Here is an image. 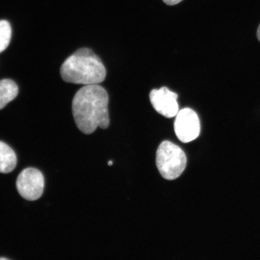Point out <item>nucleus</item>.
Returning <instances> with one entry per match:
<instances>
[{
    "mask_svg": "<svg viewBox=\"0 0 260 260\" xmlns=\"http://www.w3.org/2000/svg\"><path fill=\"white\" fill-rule=\"evenodd\" d=\"M182 1H183V0H162V2H164L165 4L169 6L176 5Z\"/></svg>",
    "mask_w": 260,
    "mask_h": 260,
    "instance_id": "obj_10",
    "label": "nucleus"
},
{
    "mask_svg": "<svg viewBox=\"0 0 260 260\" xmlns=\"http://www.w3.org/2000/svg\"><path fill=\"white\" fill-rule=\"evenodd\" d=\"M113 165V162L112 161H109L108 162L109 166H112Z\"/></svg>",
    "mask_w": 260,
    "mask_h": 260,
    "instance_id": "obj_12",
    "label": "nucleus"
},
{
    "mask_svg": "<svg viewBox=\"0 0 260 260\" xmlns=\"http://www.w3.org/2000/svg\"><path fill=\"white\" fill-rule=\"evenodd\" d=\"M65 82L93 85L105 81L106 70L100 58L89 48H80L68 57L60 68Z\"/></svg>",
    "mask_w": 260,
    "mask_h": 260,
    "instance_id": "obj_2",
    "label": "nucleus"
},
{
    "mask_svg": "<svg viewBox=\"0 0 260 260\" xmlns=\"http://www.w3.org/2000/svg\"><path fill=\"white\" fill-rule=\"evenodd\" d=\"M1 259H8V258H0V260Z\"/></svg>",
    "mask_w": 260,
    "mask_h": 260,
    "instance_id": "obj_13",
    "label": "nucleus"
},
{
    "mask_svg": "<svg viewBox=\"0 0 260 260\" xmlns=\"http://www.w3.org/2000/svg\"><path fill=\"white\" fill-rule=\"evenodd\" d=\"M109 95L99 84L86 85L78 90L72 103L75 122L86 135L92 134L98 127L106 129L110 124Z\"/></svg>",
    "mask_w": 260,
    "mask_h": 260,
    "instance_id": "obj_1",
    "label": "nucleus"
},
{
    "mask_svg": "<svg viewBox=\"0 0 260 260\" xmlns=\"http://www.w3.org/2000/svg\"><path fill=\"white\" fill-rule=\"evenodd\" d=\"M156 165L162 177L166 180H174L180 177L186 169V155L178 146L165 141L158 146Z\"/></svg>",
    "mask_w": 260,
    "mask_h": 260,
    "instance_id": "obj_3",
    "label": "nucleus"
},
{
    "mask_svg": "<svg viewBox=\"0 0 260 260\" xmlns=\"http://www.w3.org/2000/svg\"><path fill=\"white\" fill-rule=\"evenodd\" d=\"M17 164L15 152L5 142L0 141V173L8 174L15 170Z\"/></svg>",
    "mask_w": 260,
    "mask_h": 260,
    "instance_id": "obj_7",
    "label": "nucleus"
},
{
    "mask_svg": "<svg viewBox=\"0 0 260 260\" xmlns=\"http://www.w3.org/2000/svg\"><path fill=\"white\" fill-rule=\"evenodd\" d=\"M12 37V28L8 21L0 20V53L9 45Z\"/></svg>",
    "mask_w": 260,
    "mask_h": 260,
    "instance_id": "obj_9",
    "label": "nucleus"
},
{
    "mask_svg": "<svg viewBox=\"0 0 260 260\" xmlns=\"http://www.w3.org/2000/svg\"><path fill=\"white\" fill-rule=\"evenodd\" d=\"M19 194L28 201H36L43 194L45 180L42 172L36 168H26L19 174L16 182Z\"/></svg>",
    "mask_w": 260,
    "mask_h": 260,
    "instance_id": "obj_4",
    "label": "nucleus"
},
{
    "mask_svg": "<svg viewBox=\"0 0 260 260\" xmlns=\"http://www.w3.org/2000/svg\"><path fill=\"white\" fill-rule=\"evenodd\" d=\"M177 137L183 143L194 141L200 134L201 124L197 113L190 108L180 110L174 122Z\"/></svg>",
    "mask_w": 260,
    "mask_h": 260,
    "instance_id": "obj_5",
    "label": "nucleus"
},
{
    "mask_svg": "<svg viewBox=\"0 0 260 260\" xmlns=\"http://www.w3.org/2000/svg\"><path fill=\"white\" fill-rule=\"evenodd\" d=\"M149 99L156 111L166 118H173L179 112L178 95L167 87L152 90Z\"/></svg>",
    "mask_w": 260,
    "mask_h": 260,
    "instance_id": "obj_6",
    "label": "nucleus"
},
{
    "mask_svg": "<svg viewBox=\"0 0 260 260\" xmlns=\"http://www.w3.org/2000/svg\"><path fill=\"white\" fill-rule=\"evenodd\" d=\"M257 37H258V40L260 41V25H259V27L258 28Z\"/></svg>",
    "mask_w": 260,
    "mask_h": 260,
    "instance_id": "obj_11",
    "label": "nucleus"
},
{
    "mask_svg": "<svg viewBox=\"0 0 260 260\" xmlns=\"http://www.w3.org/2000/svg\"><path fill=\"white\" fill-rule=\"evenodd\" d=\"M18 94V87L14 81L11 79L0 80V110L3 109Z\"/></svg>",
    "mask_w": 260,
    "mask_h": 260,
    "instance_id": "obj_8",
    "label": "nucleus"
}]
</instances>
